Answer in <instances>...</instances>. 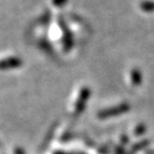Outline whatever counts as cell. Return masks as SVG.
Instances as JSON below:
<instances>
[{"mask_svg":"<svg viewBox=\"0 0 154 154\" xmlns=\"http://www.w3.org/2000/svg\"><path fill=\"white\" fill-rule=\"evenodd\" d=\"M60 26L62 30V46H63V50L65 52H69L72 47H73V37L72 35V32L68 29V27L66 26L64 20H60Z\"/></svg>","mask_w":154,"mask_h":154,"instance_id":"1","label":"cell"},{"mask_svg":"<svg viewBox=\"0 0 154 154\" xmlns=\"http://www.w3.org/2000/svg\"><path fill=\"white\" fill-rule=\"evenodd\" d=\"M50 17L51 16L48 11L44 13L40 20V23H42V25H48V23H49V21H50Z\"/></svg>","mask_w":154,"mask_h":154,"instance_id":"8","label":"cell"},{"mask_svg":"<svg viewBox=\"0 0 154 154\" xmlns=\"http://www.w3.org/2000/svg\"><path fill=\"white\" fill-rule=\"evenodd\" d=\"M23 60L18 57H9L0 60V70H8L20 67Z\"/></svg>","mask_w":154,"mask_h":154,"instance_id":"4","label":"cell"},{"mask_svg":"<svg viewBox=\"0 0 154 154\" xmlns=\"http://www.w3.org/2000/svg\"><path fill=\"white\" fill-rule=\"evenodd\" d=\"M68 0H52V4L55 7H58V8H61L63 6H65L67 4Z\"/></svg>","mask_w":154,"mask_h":154,"instance_id":"9","label":"cell"},{"mask_svg":"<svg viewBox=\"0 0 154 154\" xmlns=\"http://www.w3.org/2000/svg\"><path fill=\"white\" fill-rule=\"evenodd\" d=\"M53 134H54V128H51L48 132V135L46 137L45 140H44L43 144H42V149H45L47 147H48V144L50 142V140L52 139V137H53Z\"/></svg>","mask_w":154,"mask_h":154,"instance_id":"7","label":"cell"},{"mask_svg":"<svg viewBox=\"0 0 154 154\" xmlns=\"http://www.w3.org/2000/svg\"><path fill=\"white\" fill-rule=\"evenodd\" d=\"M14 152H15V154H25L24 150L23 149H20V148H16Z\"/></svg>","mask_w":154,"mask_h":154,"instance_id":"11","label":"cell"},{"mask_svg":"<svg viewBox=\"0 0 154 154\" xmlns=\"http://www.w3.org/2000/svg\"><path fill=\"white\" fill-rule=\"evenodd\" d=\"M131 81L135 85H140L142 81V75L138 69H133L131 72Z\"/></svg>","mask_w":154,"mask_h":154,"instance_id":"5","label":"cell"},{"mask_svg":"<svg viewBox=\"0 0 154 154\" xmlns=\"http://www.w3.org/2000/svg\"><path fill=\"white\" fill-rule=\"evenodd\" d=\"M140 8L144 12H154V1H142L140 3Z\"/></svg>","mask_w":154,"mask_h":154,"instance_id":"6","label":"cell"},{"mask_svg":"<svg viewBox=\"0 0 154 154\" xmlns=\"http://www.w3.org/2000/svg\"><path fill=\"white\" fill-rule=\"evenodd\" d=\"M40 46L43 49H45L47 52H51V46H50V44L47 41H42L40 43Z\"/></svg>","mask_w":154,"mask_h":154,"instance_id":"10","label":"cell"},{"mask_svg":"<svg viewBox=\"0 0 154 154\" xmlns=\"http://www.w3.org/2000/svg\"><path fill=\"white\" fill-rule=\"evenodd\" d=\"M89 95H90V90L88 87H84V88L81 90L80 96L75 104V114H79L84 111L85 105L87 100H88Z\"/></svg>","mask_w":154,"mask_h":154,"instance_id":"3","label":"cell"},{"mask_svg":"<svg viewBox=\"0 0 154 154\" xmlns=\"http://www.w3.org/2000/svg\"><path fill=\"white\" fill-rule=\"evenodd\" d=\"M129 109V106L127 104H121L115 108L112 109H109L102 111L98 113V117L100 118H109V117H112V116H117L121 113H124L127 112Z\"/></svg>","mask_w":154,"mask_h":154,"instance_id":"2","label":"cell"}]
</instances>
